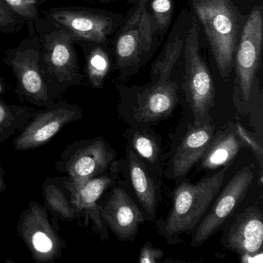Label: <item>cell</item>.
Returning <instances> with one entry per match:
<instances>
[{
  "label": "cell",
  "mask_w": 263,
  "mask_h": 263,
  "mask_svg": "<svg viewBox=\"0 0 263 263\" xmlns=\"http://www.w3.org/2000/svg\"><path fill=\"white\" fill-rule=\"evenodd\" d=\"M189 4L202 26L221 78L228 81L249 13H242L235 0H189Z\"/></svg>",
  "instance_id": "3957f363"
},
{
  "label": "cell",
  "mask_w": 263,
  "mask_h": 263,
  "mask_svg": "<svg viewBox=\"0 0 263 263\" xmlns=\"http://www.w3.org/2000/svg\"><path fill=\"white\" fill-rule=\"evenodd\" d=\"M36 112V109L7 104L0 100V146L21 132Z\"/></svg>",
  "instance_id": "7402d4cb"
},
{
  "label": "cell",
  "mask_w": 263,
  "mask_h": 263,
  "mask_svg": "<svg viewBox=\"0 0 263 263\" xmlns=\"http://www.w3.org/2000/svg\"><path fill=\"white\" fill-rule=\"evenodd\" d=\"M82 117L83 110L80 106L65 101L37 110L13 139V147L17 152H26L42 147L66 125L76 122Z\"/></svg>",
  "instance_id": "30bf717a"
},
{
  "label": "cell",
  "mask_w": 263,
  "mask_h": 263,
  "mask_svg": "<svg viewBox=\"0 0 263 263\" xmlns=\"http://www.w3.org/2000/svg\"><path fill=\"white\" fill-rule=\"evenodd\" d=\"M193 17L181 10L164 47L151 67V81L142 86H116L120 110L133 118L134 126H148L172 115L181 97L184 43Z\"/></svg>",
  "instance_id": "6da1fadb"
},
{
  "label": "cell",
  "mask_w": 263,
  "mask_h": 263,
  "mask_svg": "<svg viewBox=\"0 0 263 263\" xmlns=\"http://www.w3.org/2000/svg\"><path fill=\"white\" fill-rule=\"evenodd\" d=\"M95 1H99V2H110V1H115V0H95Z\"/></svg>",
  "instance_id": "4dcf8cb0"
},
{
  "label": "cell",
  "mask_w": 263,
  "mask_h": 263,
  "mask_svg": "<svg viewBox=\"0 0 263 263\" xmlns=\"http://www.w3.org/2000/svg\"><path fill=\"white\" fill-rule=\"evenodd\" d=\"M129 1L132 7L110 44L112 64L121 83L127 82L149 62L163 38L147 13V0Z\"/></svg>",
  "instance_id": "7a4b0ae2"
},
{
  "label": "cell",
  "mask_w": 263,
  "mask_h": 263,
  "mask_svg": "<svg viewBox=\"0 0 263 263\" xmlns=\"http://www.w3.org/2000/svg\"><path fill=\"white\" fill-rule=\"evenodd\" d=\"M16 231L36 263H54L67 248L58 221L50 218L45 205L36 201H30L22 211Z\"/></svg>",
  "instance_id": "52a82bcc"
},
{
  "label": "cell",
  "mask_w": 263,
  "mask_h": 263,
  "mask_svg": "<svg viewBox=\"0 0 263 263\" xmlns=\"http://www.w3.org/2000/svg\"><path fill=\"white\" fill-rule=\"evenodd\" d=\"M39 55L33 50L16 51L8 64L17 79L16 93L23 102L39 107H48L55 104L48 83L41 72Z\"/></svg>",
  "instance_id": "4fadbf2b"
},
{
  "label": "cell",
  "mask_w": 263,
  "mask_h": 263,
  "mask_svg": "<svg viewBox=\"0 0 263 263\" xmlns=\"http://www.w3.org/2000/svg\"><path fill=\"white\" fill-rule=\"evenodd\" d=\"M227 169L222 167L196 184L184 181L175 189L173 206L163 226L166 238L191 233L196 229L220 192Z\"/></svg>",
  "instance_id": "8992f818"
},
{
  "label": "cell",
  "mask_w": 263,
  "mask_h": 263,
  "mask_svg": "<svg viewBox=\"0 0 263 263\" xmlns=\"http://www.w3.org/2000/svg\"><path fill=\"white\" fill-rule=\"evenodd\" d=\"M101 218L107 227L121 241L134 240L144 215L136 203L121 187H116L104 204H100Z\"/></svg>",
  "instance_id": "5bb4252c"
},
{
  "label": "cell",
  "mask_w": 263,
  "mask_h": 263,
  "mask_svg": "<svg viewBox=\"0 0 263 263\" xmlns=\"http://www.w3.org/2000/svg\"><path fill=\"white\" fill-rule=\"evenodd\" d=\"M253 179V171L249 166L242 167L234 175L194 231L191 246H201L219 230L246 197Z\"/></svg>",
  "instance_id": "8fae6325"
},
{
  "label": "cell",
  "mask_w": 263,
  "mask_h": 263,
  "mask_svg": "<svg viewBox=\"0 0 263 263\" xmlns=\"http://www.w3.org/2000/svg\"><path fill=\"white\" fill-rule=\"evenodd\" d=\"M181 91L193 115L195 125L212 122L215 87L210 70L201 54L198 21L194 19L184 43Z\"/></svg>",
  "instance_id": "5b68a950"
},
{
  "label": "cell",
  "mask_w": 263,
  "mask_h": 263,
  "mask_svg": "<svg viewBox=\"0 0 263 263\" xmlns=\"http://www.w3.org/2000/svg\"><path fill=\"white\" fill-rule=\"evenodd\" d=\"M126 152L129 177L134 192L145 212L154 218L160 198V187L157 177L152 175V171L128 145Z\"/></svg>",
  "instance_id": "ac0fdd59"
},
{
  "label": "cell",
  "mask_w": 263,
  "mask_h": 263,
  "mask_svg": "<svg viewBox=\"0 0 263 263\" xmlns=\"http://www.w3.org/2000/svg\"><path fill=\"white\" fill-rule=\"evenodd\" d=\"M93 44L86 57V73L90 85L99 89L104 86L111 68V49L110 45Z\"/></svg>",
  "instance_id": "603a6c76"
},
{
  "label": "cell",
  "mask_w": 263,
  "mask_h": 263,
  "mask_svg": "<svg viewBox=\"0 0 263 263\" xmlns=\"http://www.w3.org/2000/svg\"><path fill=\"white\" fill-rule=\"evenodd\" d=\"M46 14L78 41L90 44H111L124 15L88 8H53Z\"/></svg>",
  "instance_id": "9c48e42d"
},
{
  "label": "cell",
  "mask_w": 263,
  "mask_h": 263,
  "mask_svg": "<svg viewBox=\"0 0 263 263\" xmlns=\"http://www.w3.org/2000/svg\"><path fill=\"white\" fill-rule=\"evenodd\" d=\"M4 177H5V172L2 166L0 165V193H3L7 189V184H6Z\"/></svg>",
  "instance_id": "f1b7e54d"
},
{
  "label": "cell",
  "mask_w": 263,
  "mask_h": 263,
  "mask_svg": "<svg viewBox=\"0 0 263 263\" xmlns=\"http://www.w3.org/2000/svg\"><path fill=\"white\" fill-rule=\"evenodd\" d=\"M4 92V86L2 84H0V95H2Z\"/></svg>",
  "instance_id": "f546056e"
},
{
  "label": "cell",
  "mask_w": 263,
  "mask_h": 263,
  "mask_svg": "<svg viewBox=\"0 0 263 263\" xmlns=\"http://www.w3.org/2000/svg\"><path fill=\"white\" fill-rule=\"evenodd\" d=\"M42 191L44 205L56 221L74 222L81 219V214L72 201L64 177L46 178L43 182Z\"/></svg>",
  "instance_id": "ffe728a7"
},
{
  "label": "cell",
  "mask_w": 263,
  "mask_h": 263,
  "mask_svg": "<svg viewBox=\"0 0 263 263\" xmlns=\"http://www.w3.org/2000/svg\"><path fill=\"white\" fill-rule=\"evenodd\" d=\"M73 41H76L74 37L62 27L45 38L44 58L49 73L55 80L54 98L67 87L83 83L84 76L80 72L78 57L72 44Z\"/></svg>",
  "instance_id": "7c38bea8"
},
{
  "label": "cell",
  "mask_w": 263,
  "mask_h": 263,
  "mask_svg": "<svg viewBox=\"0 0 263 263\" xmlns=\"http://www.w3.org/2000/svg\"><path fill=\"white\" fill-rule=\"evenodd\" d=\"M263 42V10L255 6L249 12L235 52L233 102L239 110L247 111L260 92L259 71Z\"/></svg>",
  "instance_id": "277c9868"
},
{
  "label": "cell",
  "mask_w": 263,
  "mask_h": 263,
  "mask_svg": "<svg viewBox=\"0 0 263 263\" xmlns=\"http://www.w3.org/2000/svg\"><path fill=\"white\" fill-rule=\"evenodd\" d=\"M147 10L157 30L163 37L173 20L174 0H147Z\"/></svg>",
  "instance_id": "cb8c5ba5"
},
{
  "label": "cell",
  "mask_w": 263,
  "mask_h": 263,
  "mask_svg": "<svg viewBox=\"0 0 263 263\" xmlns=\"http://www.w3.org/2000/svg\"><path fill=\"white\" fill-rule=\"evenodd\" d=\"M64 178L66 186L71 195L72 201L81 217H85L87 222L91 221L93 231L99 235L102 241L107 240V227L101 218L98 201L113 183V175H99L80 185L72 184L67 177H64Z\"/></svg>",
  "instance_id": "2e32d148"
},
{
  "label": "cell",
  "mask_w": 263,
  "mask_h": 263,
  "mask_svg": "<svg viewBox=\"0 0 263 263\" xmlns=\"http://www.w3.org/2000/svg\"><path fill=\"white\" fill-rule=\"evenodd\" d=\"M263 217L255 207L245 209L234 220L223 236L226 249L241 257L256 255L261 252L263 241Z\"/></svg>",
  "instance_id": "9a60e30c"
},
{
  "label": "cell",
  "mask_w": 263,
  "mask_h": 263,
  "mask_svg": "<svg viewBox=\"0 0 263 263\" xmlns=\"http://www.w3.org/2000/svg\"><path fill=\"white\" fill-rule=\"evenodd\" d=\"M215 130V126L209 122L194 125L187 130L171 161L172 178L177 179L185 176L200 161L213 138Z\"/></svg>",
  "instance_id": "e0dca14e"
},
{
  "label": "cell",
  "mask_w": 263,
  "mask_h": 263,
  "mask_svg": "<svg viewBox=\"0 0 263 263\" xmlns=\"http://www.w3.org/2000/svg\"><path fill=\"white\" fill-rule=\"evenodd\" d=\"M235 126L237 134H238L239 138H241L245 147H249L253 152L261 172V170H262L263 160L262 147L256 141V139L253 138L251 135V134L242 125H241L239 123H237L236 124H235Z\"/></svg>",
  "instance_id": "484cf974"
},
{
  "label": "cell",
  "mask_w": 263,
  "mask_h": 263,
  "mask_svg": "<svg viewBox=\"0 0 263 263\" xmlns=\"http://www.w3.org/2000/svg\"><path fill=\"white\" fill-rule=\"evenodd\" d=\"M164 256V252L161 249L154 247L152 243H144L141 249L138 261L141 263H155L159 261Z\"/></svg>",
  "instance_id": "4316f807"
},
{
  "label": "cell",
  "mask_w": 263,
  "mask_h": 263,
  "mask_svg": "<svg viewBox=\"0 0 263 263\" xmlns=\"http://www.w3.org/2000/svg\"><path fill=\"white\" fill-rule=\"evenodd\" d=\"M116 153L101 137L81 139L67 145L55 167L75 185L103 175L114 164Z\"/></svg>",
  "instance_id": "ba28073f"
},
{
  "label": "cell",
  "mask_w": 263,
  "mask_h": 263,
  "mask_svg": "<svg viewBox=\"0 0 263 263\" xmlns=\"http://www.w3.org/2000/svg\"><path fill=\"white\" fill-rule=\"evenodd\" d=\"M127 145L135 155L154 172L161 171V146L158 135L147 128V126H134L127 132Z\"/></svg>",
  "instance_id": "44dd1931"
},
{
  "label": "cell",
  "mask_w": 263,
  "mask_h": 263,
  "mask_svg": "<svg viewBox=\"0 0 263 263\" xmlns=\"http://www.w3.org/2000/svg\"><path fill=\"white\" fill-rule=\"evenodd\" d=\"M245 147L237 134L235 124H229L224 130L214 134L213 138L201 161L204 170H216L232 164L240 150Z\"/></svg>",
  "instance_id": "d6986e66"
},
{
  "label": "cell",
  "mask_w": 263,
  "mask_h": 263,
  "mask_svg": "<svg viewBox=\"0 0 263 263\" xmlns=\"http://www.w3.org/2000/svg\"><path fill=\"white\" fill-rule=\"evenodd\" d=\"M13 11L7 7L5 3L0 0V27H7L14 21Z\"/></svg>",
  "instance_id": "83f0119b"
},
{
  "label": "cell",
  "mask_w": 263,
  "mask_h": 263,
  "mask_svg": "<svg viewBox=\"0 0 263 263\" xmlns=\"http://www.w3.org/2000/svg\"><path fill=\"white\" fill-rule=\"evenodd\" d=\"M7 7L17 15L28 20L38 16L37 0H4Z\"/></svg>",
  "instance_id": "d4e9b609"
}]
</instances>
